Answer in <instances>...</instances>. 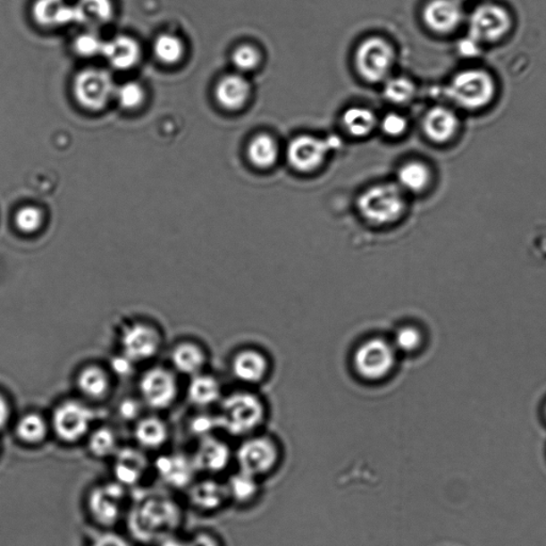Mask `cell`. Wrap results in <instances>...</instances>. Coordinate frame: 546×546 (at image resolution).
Masks as SVG:
<instances>
[{
	"mask_svg": "<svg viewBox=\"0 0 546 546\" xmlns=\"http://www.w3.org/2000/svg\"><path fill=\"white\" fill-rule=\"evenodd\" d=\"M189 496L190 503L204 512L216 511L230 501L225 483L213 478L192 483L189 485Z\"/></svg>",
	"mask_w": 546,
	"mask_h": 546,
	"instance_id": "ffe728a7",
	"label": "cell"
},
{
	"mask_svg": "<svg viewBox=\"0 0 546 546\" xmlns=\"http://www.w3.org/2000/svg\"><path fill=\"white\" fill-rule=\"evenodd\" d=\"M423 128L424 134L437 143L448 142L459 129V119L452 110L446 107H434L424 115Z\"/></svg>",
	"mask_w": 546,
	"mask_h": 546,
	"instance_id": "44dd1931",
	"label": "cell"
},
{
	"mask_svg": "<svg viewBox=\"0 0 546 546\" xmlns=\"http://www.w3.org/2000/svg\"><path fill=\"white\" fill-rule=\"evenodd\" d=\"M155 468L164 483L173 488L189 487L197 468L192 458L184 455H164L157 458Z\"/></svg>",
	"mask_w": 546,
	"mask_h": 546,
	"instance_id": "e0dca14e",
	"label": "cell"
},
{
	"mask_svg": "<svg viewBox=\"0 0 546 546\" xmlns=\"http://www.w3.org/2000/svg\"><path fill=\"white\" fill-rule=\"evenodd\" d=\"M9 417V409L5 401L0 397V428L4 427Z\"/></svg>",
	"mask_w": 546,
	"mask_h": 546,
	"instance_id": "816d5d0a",
	"label": "cell"
},
{
	"mask_svg": "<svg viewBox=\"0 0 546 546\" xmlns=\"http://www.w3.org/2000/svg\"><path fill=\"white\" fill-rule=\"evenodd\" d=\"M172 360L180 372L192 374L201 371L206 357L198 347L185 344L175 349Z\"/></svg>",
	"mask_w": 546,
	"mask_h": 546,
	"instance_id": "d6a6232c",
	"label": "cell"
},
{
	"mask_svg": "<svg viewBox=\"0 0 546 546\" xmlns=\"http://www.w3.org/2000/svg\"><path fill=\"white\" fill-rule=\"evenodd\" d=\"M114 97L124 109L139 107L145 99V91L137 82H126L115 89Z\"/></svg>",
	"mask_w": 546,
	"mask_h": 546,
	"instance_id": "f35d334b",
	"label": "cell"
},
{
	"mask_svg": "<svg viewBox=\"0 0 546 546\" xmlns=\"http://www.w3.org/2000/svg\"><path fill=\"white\" fill-rule=\"evenodd\" d=\"M104 44L97 33L86 32L76 38L74 49L81 57H95L102 55Z\"/></svg>",
	"mask_w": 546,
	"mask_h": 546,
	"instance_id": "60d3db41",
	"label": "cell"
},
{
	"mask_svg": "<svg viewBox=\"0 0 546 546\" xmlns=\"http://www.w3.org/2000/svg\"><path fill=\"white\" fill-rule=\"evenodd\" d=\"M90 546H132L128 539L119 533L106 532L98 534Z\"/></svg>",
	"mask_w": 546,
	"mask_h": 546,
	"instance_id": "f6af8a7d",
	"label": "cell"
},
{
	"mask_svg": "<svg viewBox=\"0 0 546 546\" xmlns=\"http://www.w3.org/2000/svg\"><path fill=\"white\" fill-rule=\"evenodd\" d=\"M181 522L180 506L164 495L153 494L137 500L129 514L130 531L143 543H158L172 536Z\"/></svg>",
	"mask_w": 546,
	"mask_h": 546,
	"instance_id": "6da1fadb",
	"label": "cell"
},
{
	"mask_svg": "<svg viewBox=\"0 0 546 546\" xmlns=\"http://www.w3.org/2000/svg\"><path fill=\"white\" fill-rule=\"evenodd\" d=\"M394 58L393 47L382 38H368L357 49V70L369 82L382 81L390 74Z\"/></svg>",
	"mask_w": 546,
	"mask_h": 546,
	"instance_id": "ba28073f",
	"label": "cell"
},
{
	"mask_svg": "<svg viewBox=\"0 0 546 546\" xmlns=\"http://www.w3.org/2000/svg\"><path fill=\"white\" fill-rule=\"evenodd\" d=\"M219 428L217 416H202L191 423V432L201 439L209 437L214 429Z\"/></svg>",
	"mask_w": 546,
	"mask_h": 546,
	"instance_id": "ee69618b",
	"label": "cell"
},
{
	"mask_svg": "<svg viewBox=\"0 0 546 546\" xmlns=\"http://www.w3.org/2000/svg\"><path fill=\"white\" fill-rule=\"evenodd\" d=\"M190 546H222L216 536L209 533H198L189 540Z\"/></svg>",
	"mask_w": 546,
	"mask_h": 546,
	"instance_id": "7dc6e473",
	"label": "cell"
},
{
	"mask_svg": "<svg viewBox=\"0 0 546 546\" xmlns=\"http://www.w3.org/2000/svg\"><path fill=\"white\" fill-rule=\"evenodd\" d=\"M93 419V413L77 402H66L55 411L53 424L58 438L65 443H76L85 437Z\"/></svg>",
	"mask_w": 546,
	"mask_h": 546,
	"instance_id": "7c38bea8",
	"label": "cell"
},
{
	"mask_svg": "<svg viewBox=\"0 0 546 546\" xmlns=\"http://www.w3.org/2000/svg\"><path fill=\"white\" fill-rule=\"evenodd\" d=\"M16 434L26 444H40L47 435L46 421L38 415H27L16 426Z\"/></svg>",
	"mask_w": 546,
	"mask_h": 546,
	"instance_id": "836d02e7",
	"label": "cell"
},
{
	"mask_svg": "<svg viewBox=\"0 0 546 546\" xmlns=\"http://www.w3.org/2000/svg\"><path fill=\"white\" fill-rule=\"evenodd\" d=\"M141 393L148 406L164 409L175 399L176 385L172 376L161 368L152 369L142 378Z\"/></svg>",
	"mask_w": 546,
	"mask_h": 546,
	"instance_id": "2e32d148",
	"label": "cell"
},
{
	"mask_svg": "<svg viewBox=\"0 0 546 546\" xmlns=\"http://www.w3.org/2000/svg\"><path fill=\"white\" fill-rule=\"evenodd\" d=\"M383 93L391 103L406 104L415 97L416 86L405 77H395L386 80Z\"/></svg>",
	"mask_w": 546,
	"mask_h": 546,
	"instance_id": "8d00e7d4",
	"label": "cell"
},
{
	"mask_svg": "<svg viewBox=\"0 0 546 546\" xmlns=\"http://www.w3.org/2000/svg\"><path fill=\"white\" fill-rule=\"evenodd\" d=\"M249 82L240 75L223 77L216 88V98L222 106L229 110L239 109L250 96Z\"/></svg>",
	"mask_w": 546,
	"mask_h": 546,
	"instance_id": "cb8c5ba5",
	"label": "cell"
},
{
	"mask_svg": "<svg viewBox=\"0 0 546 546\" xmlns=\"http://www.w3.org/2000/svg\"><path fill=\"white\" fill-rule=\"evenodd\" d=\"M157 544V546H190L189 542H181V540L173 538L172 536L162 540V542Z\"/></svg>",
	"mask_w": 546,
	"mask_h": 546,
	"instance_id": "f907efd6",
	"label": "cell"
},
{
	"mask_svg": "<svg viewBox=\"0 0 546 546\" xmlns=\"http://www.w3.org/2000/svg\"><path fill=\"white\" fill-rule=\"evenodd\" d=\"M358 214L374 226H388L402 217L406 211L404 193L399 186L382 184L371 187L357 198Z\"/></svg>",
	"mask_w": 546,
	"mask_h": 546,
	"instance_id": "3957f363",
	"label": "cell"
},
{
	"mask_svg": "<svg viewBox=\"0 0 546 546\" xmlns=\"http://www.w3.org/2000/svg\"><path fill=\"white\" fill-rule=\"evenodd\" d=\"M113 367L114 372H117L120 374H125L130 372V364L128 361L124 360V358H117L113 363Z\"/></svg>",
	"mask_w": 546,
	"mask_h": 546,
	"instance_id": "681fc988",
	"label": "cell"
},
{
	"mask_svg": "<svg viewBox=\"0 0 546 546\" xmlns=\"http://www.w3.org/2000/svg\"><path fill=\"white\" fill-rule=\"evenodd\" d=\"M391 344L402 355H415L423 349L424 336L421 328L416 324H404L395 331Z\"/></svg>",
	"mask_w": 546,
	"mask_h": 546,
	"instance_id": "1f68e13d",
	"label": "cell"
},
{
	"mask_svg": "<svg viewBox=\"0 0 546 546\" xmlns=\"http://www.w3.org/2000/svg\"><path fill=\"white\" fill-rule=\"evenodd\" d=\"M228 491L229 500L237 505L246 506L252 504L259 495V479L239 470L230 476L225 483Z\"/></svg>",
	"mask_w": 546,
	"mask_h": 546,
	"instance_id": "d4e9b609",
	"label": "cell"
},
{
	"mask_svg": "<svg viewBox=\"0 0 546 546\" xmlns=\"http://www.w3.org/2000/svg\"><path fill=\"white\" fill-rule=\"evenodd\" d=\"M80 388L87 396L99 399L106 393L108 380L101 369L89 367L80 374L79 379Z\"/></svg>",
	"mask_w": 546,
	"mask_h": 546,
	"instance_id": "d590c367",
	"label": "cell"
},
{
	"mask_svg": "<svg viewBox=\"0 0 546 546\" xmlns=\"http://www.w3.org/2000/svg\"><path fill=\"white\" fill-rule=\"evenodd\" d=\"M75 9L76 23L89 26L108 23L113 15L112 0H80Z\"/></svg>",
	"mask_w": 546,
	"mask_h": 546,
	"instance_id": "484cf974",
	"label": "cell"
},
{
	"mask_svg": "<svg viewBox=\"0 0 546 546\" xmlns=\"http://www.w3.org/2000/svg\"><path fill=\"white\" fill-rule=\"evenodd\" d=\"M263 399L250 391H236L223 399L217 416L219 428L234 437L256 434L266 419Z\"/></svg>",
	"mask_w": 546,
	"mask_h": 546,
	"instance_id": "7a4b0ae2",
	"label": "cell"
},
{
	"mask_svg": "<svg viewBox=\"0 0 546 546\" xmlns=\"http://www.w3.org/2000/svg\"><path fill=\"white\" fill-rule=\"evenodd\" d=\"M118 482L97 485L88 495V510L98 525L112 527L124 515L126 491Z\"/></svg>",
	"mask_w": 546,
	"mask_h": 546,
	"instance_id": "52a82bcc",
	"label": "cell"
},
{
	"mask_svg": "<svg viewBox=\"0 0 546 546\" xmlns=\"http://www.w3.org/2000/svg\"><path fill=\"white\" fill-rule=\"evenodd\" d=\"M543 413H544V418H545V422H546V402H545Z\"/></svg>",
	"mask_w": 546,
	"mask_h": 546,
	"instance_id": "f5cc1de1",
	"label": "cell"
},
{
	"mask_svg": "<svg viewBox=\"0 0 546 546\" xmlns=\"http://www.w3.org/2000/svg\"><path fill=\"white\" fill-rule=\"evenodd\" d=\"M43 216L40 209L27 206L20 209L15 214V224L24 233H33L40 229Z\"/></svg>",
	"mask_w": 546,
	"mask_h": 546,
	"instance_id": "b9f144b4",
	"label": "cell"
},
{
	"mask_svg": "<svg viewBox=\"0 0 546 546\" xmlns=\"http://www.w3.org/2000/svg\"><path fill=\"white\" fill-rule=\"evenodd\" d=\"M458 2H460V3H461V2H463V0H458Z\"/></svg>",
	"mask_w": 546,
	"mask_h": 546,
	"instance_id": "db71d44e",
	"label": "cell"
},
{
	"mask_svg": "<svg viewBox=\"0 0 546 546\" xmlns=\"http://www.w3.org/2000/svg\"><path fill=\"white\" fill-rule=\"evenodd\" d=\"M122 344L125 357L130 360H146L156 354L159 338L153 329L136 324L125 331Z\"/></svg>",
	"mask_w": 546,
	"mask_h": 546,
	"instance_id": "ac0fdd59",
	"label": "cell"
},
{
	"mask_svg": "<svg viewBox=\"0 0 546 546\" xmlns=\"http://www.w3.org/2000/svg\"><path fill=\"white\" fill-rule=\"evenodd\" d=\"M189 394L193 404L207 407L220 399L222 388L217 380L211 376H197L192 380Z\"/></svg>",
	"mask_w": 546,
	"mask_h": 546,
	"instance_id": "f546056e",
	"label": "cell"
},
{
	"mask_svg": "<svg viewBox=\"0 0 546 546\" xmlns=\"http://www.w3.org/2000/svg\"><path fill=\"white\" fill-rule=\"evenodd\" d=\"M339 141L334 138L323 140L308 135L298 136L290 143L289 162L301 172H311L321 167L331 150L339 146Z\"/></svg>",
	"mask_w": 546,
	"mask_h": 546,
	"instance_id": "8fae6325",
	"label": "cell"
},
{
	"mask_svg": "<svg viewBox=\"0 0 546 546\" xmlns=\"http://www.w3.org/2000/svg\"><path fill=\"white\" fill-rule=\"evenodd\" d=\"M279 147L272 136L257 135L248 147V156L257 168H270L277 162Z\"/></svg>",
	"mask_w": 546,
	"mask_h": 546,
	"instance_id": "4316f807",
	"label": "cell"
},
{
	"mask_svg": "<svg viewBox=\"0 0 546 546\" xmlns=\"http://www.w3.org/2000/svg\"><path fill=\"white\" fill-rule=\"evenodd\" d=\"M89 450L93 456L106 458L115 455L117 449V438L112 430L101 428L91 434Z\"/></svg>",
	"mask_w": 546,
	"mask_h": 546,
	"instance_id": "74e56055",
	"label": "cell"
},
{
	"mask_svg": "<svg viewBox=\"0 0 546 546\" xmlns=\"http://www.w3.org/2000/svg\"><path fill=\"white\" fill-rule=\"evenodd\" d=\"M423 18L433 31L449 33L462 23L461 3L458 0H432L424 7Z\"/></svg>",
	"mask_w": 546,
	"mask_h": 546,
	"instance_id": "9a60e30c",
	"label": "cell"
},
{
	"mask_svg": "<svg viewBox=\"0 0 546 546\" xmlns=\"http://www.w3.org/2000/svg\"><path fill=\"white\" fill-rule=\"evenodd\" d=\"M102 55L114 69L129 70L139 62L140 47L134 38L119 36L105 42Z\"/></svg>",
	"mask_w": 546,
	"mask_h": 546,
	"instance_id": "603a6c76",
	"label": "cell"
},
{
	"mask_svg": "<svg viewBox=\"0 0 546 546\" xmlns=\"http://www.w3.org/2000/svg\"><path fill=\"white\" fill-rule=\"evenodd\" d=\"M432 174L427 165L412 162L402 165L399 172L400 189L411 192H421L427 189Z\"/></svg>",
	"mask_w": 546,
	"mask_h": 546,
	"instance_id": "4dcf8cb0",
	"label": "cell"
},
{
	"mask_svg": "<svg viewBox=\"0 0 546 546\" xmlns=\"http://www.w3.org/2000/svg\"><path fill=\"white\" fill-rule=\"evenodd\" d=\"M511 16L499 4H485L473 11L468 20V36L479 43H493L503 38L511 29Z\"/></svg>",
	"mask_w": 546,
	"mask_h": 546,
	"instance_id": "30bf717a",
	"label": "cell"
},
{
	"mask_svg": "<svg viewBox=\"0 0 546 546\" xmlns=\"http://www.w3.org/2000/svg\"><path fill=\"white\" fill-rule=\"evenodd\" d=\"M135 437L142 448L156 449L168 439V430L161 419L148 417L137 424Z\"/></svg>",
	"mask_w": 546,
	"mask_h": 546,
	"instance_id": "83f0119b",
	"label": "cell"
},
{
	"mask_svg": "<svg viewBox=\"0 0 546 546\" xmlns=\"http://www.w3.org/2000/svg\"><path fill=\"white\" fill-rule=\"evenodd\" d=\"M482 43H479L471 36L462 38L458 43V52L462 57L473 58L478 56L481 53Z\"/></svg>",
	"mask_w": 546,
	"mask_h": 546,
	"instance_id": "bcb514c9",
	"label": "cell"
},
{
	"mask_svg": "<svg viewBox=\"0 0 546 546\" xmlns=\"http://www.w3.org/2000/svg\"><path fill=\"white\" fill-rule=\"evenodd\" d=\"M233 457V452L228 444L209 435V437L201 439L196 454L192 457V461L195 463L197 471L209 474V475H217L228 468Z\"/></svg>",
	"mask_w": 546,
	"mask_h": 546,
	"instance_id": "4fadbf2b",
	"label": "cell"
},
{
	"mask_svg": "<svg viewBox=\"0 0 546 546\" xmlns=\"http://www.w3.org/2000/svg\"><path fill=\"white\" fill-rule=\"evenodd\" d=\"M184 49L181 38L170 33L159 36L154 43V53L156 57L167 64L179 63L183 58Z\"/></svg>",
	"mask_w": 546,
	"mask_h": 546,
	"instance_id": "e575fe53",
	"label": "cell"
},
{
	"mask_svg": "<svg viewBox=\"0 0 546 546\" xmlns=\"http://www.w3.org/2000/svg\"><path fill=\"white\" fill-rule=\"evenodd\" d=\"M343 124L351 136L365 137L376 128V115L367 108L352 107L346 110L343 115Z\"/></svg>",
	"mask_w": 546,
	"mask_h": 546,
	"instance_id": "f1b7e54d",
	"label": "cell"
},
{
	"mask_svg": "<svg viewBox=\"0 0 546 546\" xmlns=\"http://www.w3.org/2000/svg\"><path fill=\"white\" fill-rule=\"evenodd\" d=\"M147 468L148 460L142 451L128 448L115 452L114 476L124 487L139 483Z\"/></svg>",
	"mask_w": 546,
	"mask_h": 546,
	"instance_id": "d6986e66",
	"label": "cell"
},
{
	"mask_svg": "<svg viewBox=\"0 0 546 546\" xmlns=\"http://www.w3.org/2000/svg\"><path fill=\"white\" fill-rule=\"evenodd\" d=\"M234 457L239 470L261 479L277 470L282 459V451L277 441L268 435L256 433L244 438Z\"/></svg>",
	"mask_w": 546,
	"mask_h": 546,
	"instance_id": "5b68a950",
	"label": "cell"
},
{
	"mask_svg": "<svg viewBox=\"0 0 546 546\" xmlns=\"http://www.w3.org/2000/svg\"><path fill=\"white\" fill-rule=\"evenodd\" d=\"M231 374L236 380L247 385H256L266 380L270 363L266 355L255 349L237 352L231 361Z\"/></svg>",
	"mask_w": 546,
	"mask_h": 546,
	"instance_id": "5bb4252c",
	"label": "cell"
},
{
	"mask_svg": "<svg viewBox=\"0 0 546 546\" xmlns=\"http://www.w3.org/2000/svg\"><path fill=\"white\" fill-rule=\"evenodd\" d=\"M382 129L390 137H399L407 129V122L401 114L391 113L382 119Z\"/></svg>",
	"mask_w": 546,
	"mask_h": 546,
	"instance_id": "7bdbcfd3",
	"label": "cell"
},
{
	"mask_svg": "<svg viewBox=\"0 0 546 546\" xmlns=\"http://www.w3.org/2000/svg\"><path fill=\"white\" fill-rule=\"evenodd\" d=\"M495 89V81L488 71L472 69L458 73L450 81L446 93L458 106L475 110L492 102Z\"/></svg>",
	"mask_w": 546,
	"mask_h": 546,
	"instance_id": "8992f818",
	"label": "cell"
},
{
	"mask_svg": "<svg viewBox=\"0 0 546 546\" xmlns=\"http://www.w3.org/2000/svg\"><path fill=\"white\" fill-rule=\"evenodd\" d=\"M399 352L390 340L374 336L357 345L352 356V366L358 378L366 382H379L393 373Z\"/></svg>",
	"mask_w": 546,
	"mask_h": 546,
	"instance_id": "277c9868",
	"label": "cell"
},
{
	"mask_svg": "<svg viewBox=\"0 0 546 546\" xmlns=\"http://www.w3.org/2000/svg\"><path fill=\"white\" fill-rule=\"evenodd\" d=\"M112 75L102 69H86L75 77L74 96L82 107L101 110L114 96Z\"/></svg>",
	"mask_w": 546,
	"mask_h": 546,
	"instance_id": "9c48e42d",
	"label": "cell"
},
{
	"mask_svg": "<svg viewBox=\"0 0 546 546\" xmlns=\"http://www.w3.org/2000/svg\"><path fill=\"white\" fill-rule=\"evenodd\" d=\"M235 68L242 73L256 70L261 63V55L251 46H242L236 49L231 56Z\"/></svg>",
	"mask_w": 546,
	"mask_h": 546,
	"instance_id": "ab89813d",
	"label": "cell"
},
{
	"mask_svg": "<svg viewBox=\"0 0 546 546\" xmlns=\"http://www.w3.org/2000/svg\"><path fill=\"white\" fill-rule=\"evenodd\" d=\"M138 407L135 402L126 401L121 406V415L125 418H132L137 416Z\"/></svg>",
	"mask_w": 546,
	"mask_h": 546,
	"instance_id": "c3c4849f",
	"label": "cell"
},
{
	"mask_svg": "<svg viewBox=\"0 0 546 546\" xmlns=\"http://www.w3.org/2000/svg\"><path fill=\"white\" fill-rule=\"evenodd\" d=\"M32 15L38 25L59 27L76 23L75 5L65 0H37L32 8Z\"/></svg>",
	"mask_w": 546,
	"mask_h": 546,
	"instance_id": "7402d4cb",
	"label": "cell"
}]
</instances>
